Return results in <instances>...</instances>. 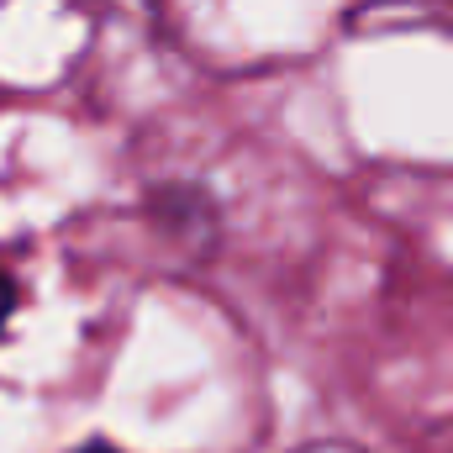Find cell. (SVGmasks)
I'll return each instance as SVG.
<instances>
[{
    "instance_id": "6da1fadb",
    "label": "cell",
    "mask_w": 453,
    "mask_h": 453,
    "mask_svg": "<svg viewBox=\"0 0 453 453\" xmlns=\"http://www.w3.org/2000/svg\"><path fill=\"white\" fill-rule=\"evenodd\" d=\"M11 306H16V285L0 274V333H5V317H11Z\"/></svg>"
},
{
    "instance_id": "7a4b0ae2",
    "label": "cell",
    "mask_w": 453,
    "mask_h": 453,
    "mask_svg": "<svg viewBox=\"0 0 453 453\" xmlns=\"http://www.w3.org/2000/svg\"><path fill=\"white\" fill-rule=\"evenodd\" d=\"M74 453H121V449H111V443H85V449H74Z\"/></svg>"
}]
</instances>
